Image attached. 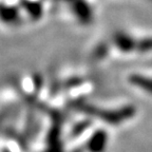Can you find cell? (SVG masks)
I'll use <instances>...</instances> for the list:
<instances>
[{"mask_svg": "<svg viewBox=\"0 0 152 152\" xmlns=\"http://www.w3.org/2000/svg\"><path fill=\"white\" fill-rule=\"evenodd\" d=\"M16 16H18L15 7L10 5L0 4V19L5 22H12L16 20Z\"/></svg>", "mask_w": 152, "mask_h": 152, "instance_id": "obj_1", "label": "cell"}]
</instances>
